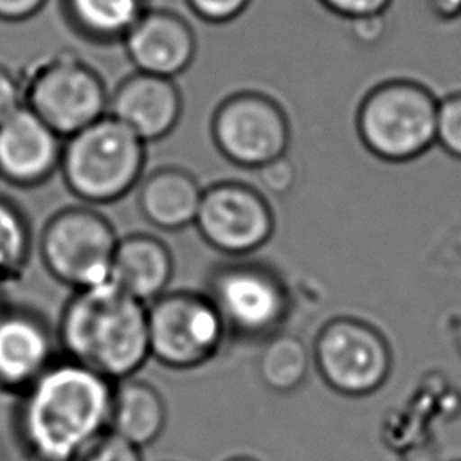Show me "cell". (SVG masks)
<instances>
[{
    "mask_svg": "<svg viewBox=\"0 0 461 461\" xmlns=\"http://www.w3.org/2000/svg\"><path fill=\"white\" fill-rule=\"evenodd\" d=\"M124 45L139 72L171 79L189 67L196 50L193 29L171 11H146L126 32Z\"/></svg>",
    "mask_w": 461,
    "mask_h": 461,
    "instance_id": "obj_13",
    "label": "cell"
},
{
    "mask_svg": "<svg viewBox=\"0 0 461 461\" xmlns=\"http://www.w3.org/2000/svg\"><path fill=\"white\" fill-rule=\"evenodd\" d=\"M249 2L250 0H187L200 18L212 23H223L236 18L243 13Z\"/></svg>",
    "mask_w": 461,
    "mask_h": 461,
    "instance_id": "obj_25",
    "label": "cell"
},
{
    "mask_svg": "<svg viewBox=\"0 0 461 461\" xmlns=\"http://www.w3.org/2000/svg\"><path fill=\"white\" fill-rule=\"evenodd\" d=\"M310 367V353L304 342L290 333H277L261 349L258 371L267 387L277 393L297 389Z\"/></svg>",
    "mask_w": 461,
    "mask_h": 461,
    "instance_id": "obj_20",
    "label": "cell"
},
{
    "mask_svg": "<svg viewBox=\"0 0 461 461\" xmlns=\"http://www.w3.org/2000/svg\"><path fill=\"white\" fill-rule=\"evenodd\" d=\"M47 0H0V20L22 22L36 14Z\"/></svg>",
    "mask_w": 461,
    "mask_h": 461,
    "instance_id": "obj_28",
    "label": "cell"
},
{
    "mask_svg": "<svg viewBox=\"0 0 461 461\" xmlns=\"http://www.w3.org/2000/svg\"><path fill=\"white\" fill-rule=\"evenodd\" d=\"M263 187L272 194H286L295 184V166L285 155L258 167Z\"/></svg>",
    "mask_w": 461,
    "mask_h": 461,
    "instance_id": "obj_24",
    "label": "cell"
},
{
    "mask_svg": "<svg viewBox=\"0 0 461 461\" xmlns=\"http://www.w3.org/2000/svg\"><path fill=\"white\" fill-rule=\"evenodd\" d=\"M173 276L169 249L148 234H133L117 240L110 281L131 297L146 303L166 292Z\"/></svg>",
    "mask_w": 461,
    "mask_h": 461,
    "instance_id": "obj_15",
    "label": "cell"
},
{
    "mask_svg": "<svg viewBox=\"0 0 461 461\" xmlns=\"http://www.w3.org/2000/svg\"><path fill=\"white\" fill-rule=\"evenodd\" d=\"M110 115L142 140L167 135L182 112V95L171 77L137 72L124 79L108 101Z\"/></svg>",
    "mask_w": 461,
    "mask_h": 461,
    "instance_id": "obj_14",
    "label": "cell"
},
{
    "mask_svg": "<svg viewBox=\"0 0 461 461\" xmlns=\"http://www.w3.org/2000/svg\"><path fill=\"white\" fill-rule=\"evenodd\" d=\"M225 322L209 295L162 294L148 308L149 355L175 369L207 362L221 346Z\"/></svg>",
    "mask_w": 461,
    "mask_h": 461,
    "instance_id": "obj_5",
    "label": "cell"
},
{
    "mask_svg": "<svg viewBox=\"0 0 461 461\" xmlns=\"http://www.w3.org/2000/svg\"><path fill=\"white\" fill-rule=\"evenodd\" d=\"M229 461H254V459H249V457H234V459H229Z\"/></svg>",
    "mask_w": 461,
    "mask_h": 461,
    "instance_id": "obj_30",
    "label": "cell"
},
{
    "mask_svg": "<svg viewBox=\"0 0 461 461\" xmlns=\"http://www.w3.org/2000/svg\"><path fill=\"white\" fill-rule=\"evenodd\" d=\"M115 245V232L103 214L70 207L49 220L40 250L45 267L58 281L81 290L110 281Z\"/></svg>",
    "mask_w": 461,
    "mask_h": 461,
    "instance_id": "obj_6",
    "label": "cell"
},
{
    "mask_svg": "<svg viewBox=\"0 0 461 461\" xmlns=\"http://www.w3.org/2000/svg\"><path fill=\"white\" fill-rule=\"evenodd\" d=\"M70 461H142L139 447L113 430H103L92 438Z\"/></svg>",
    "mask_w": 461,
    "mask_h": 461,
    "instance_id": "obj_22",
    "label": "cell"
},
{
    "mask_svg": "<svg viewBox=\"0 0 461 461\" xmlns=\"http://www.w3.org/2000/svg\"><path fill=\"white\" fill-rule=\"evenodd\" d=\"M194 225L209 245L240 256L267 243L274 230V216L256 189L223 182L202 193Z\"/></svg>",
    "mask_w": 461,
    "mask_h": 461,
    "instance_id": "obj_11",
    "label": "cell"
},
{
    "mask_svg": "<svg viewBox=\"0 0 461 461\" xmlns=\"http://www.w3.org/2000/svg\"><path fill=\"white\" fill-rule=\"evenodd\" d=\"M436 142L448 155L461 160V92L438 101Z\"/></svg>",
    "mask_w": 461,
    "mask_h": 461,
    "instance_id": "obj_23",
    "label": "cell"
},
{
    "mask_svg": "<svg viewBox=\"0 0 461 461\" xmlns=\"http://www.w3.org/2000/svg\"><path fill=\"white\" fill-rule=\"evenodd\" d=\"M61 169L70 191L94 203L126 194L144 166V140L112 115L67 137Z\"/></svg>",
    "mask_w": 461,
    "mask_h": 461,
    "instance_id": "obj_3",
    "label": "cell"
},
{
    "mask_svg": "<svg viewBox=\"0 0 461 461\" xmlns=\"http://www.w3.org/2000/svg\"><path fill=\"white\" fill-rule=\"evenodd\" d=\"M212 137L230 162L258 169L285 155L290 133L277 103L261 94L243 92L220 104L212 119Z\"/></svg>",
    "mask_w": 461,
    "mask_h": 461,
    "instance_id": "obj_8",
    "label": "cell"
},
{
    "mask_svg": "<svg viewBox=\"0 0 461 461\" xmlns=\"http://www.w3.org/2000/svg\"><path fill=\"white\" fill-rule=\"evenodd\" d=\"M110 380L74 362L50 364L31 385L20 427L36 461H70L110 421Z\"/></svg>",
    "mask_w": 461,
    "mask_h": 461,
    "instance_id": "obj_1",
    "label": "cell"
},
{
    "mask_svg": "<svg viewBox=\"0 0 461 461\" xmlns=\"http://www.w3.org/2000/svg\"><path fill=\"white\" fill-rule=\"evenodd\" d=\"M74 23L99 40L124 38L146 13V0H65Z\"/></svg>",
    "mask_w": 461,
    "mask_h": 461,
    "instance_id": "obj_19",
    "label": "cell"
},
{
    "mask_svg": "<svg viewBox=\"0 0 461 461\" xmlns=\"http://www.w3.org/2000/svg\"><path fill=\"white\" fill-rule=\"evenodd\" d=\"M29 252V230L22 214L0 200V276L22 267Z\"/></svg>",
    "mask_w": 461,
    "mask_h": 461,
    "instance_id": "obj_21",
    "label": "cell"
},
{
    "mask_svg": "<svg viewBox=\"0 0 461 461\" xmlns=\"http://www.w3.org/2000/svg\"><path fill=\"white\" fill-rule=\"evenodd\" d=\"M322 380L340 394L366 396L389 378L393 355L385 337L371 324L339 317L319 331L313 344Z\"/></svg>",
    "mask_w": 461,
    "mask_h": 461,
    "instance_id": "obj_7",
    "label": "cell"
},
{
    "mask_svg": "<svg viewBox=\"0 0 461 461\" xmlns=\"http://www.w3.org/2000/svg\"><path fill=\"white\" fill-rule=\"evenodd\" d=\"M29 108L59 137H70L104 115L108 95L99 76L70 58L45 65L29 86Z\"/></svg>",
    "mask_w": 461,
    "mask_h": 461,
    "instance_id": "obj_9",
    "label": "cell"
},
{
    "mask_svg": "<svg viewBox=\"0 0 461 461\" xmlns=\"http://www.w3.org/2000/svg\"><path fill=\"white\" fill-rule=\"evenodd\" d=\"M438 101L420 83L396 79L373 88L360 103L357 128L382 160L407 162L436 144Z\"/></svg>",
    "mask_w": 461,
    "mask_h": 461,
    "instance_id": "obj_4",
    "label": "cell"
},
{
    "mask_svg": "<svg viewBox=\"0 0 461 461\" xmlns=\"http://www.w3.org/2000/svg\"><path fill=\"white\" fill-rule=\"evenodd\" d=\"M166 418L164 400L153 385L124 378L113 389L108 427L135 447L153 443L160 436Z\"/></svg>",
    "mask_w": 461,
    "mask_h": 461,
    "instance_id": "obj_18",
    "label": "cell"
},
{
    "mask_svg": "<svg viewBox=\"0 0 461 461\" xmlns=\"http://www.w3.org/2000/svg\"><path fill=\"white\" fill-rule=\"evenodd\" d=\"M0 315H2V304H0Z\"/></svg>",
    "mask_w": 461,
    "mask_h": 461,
    "instance_id": "obj_31",
    "label": "cell"
},
{
    "mask_svg": "<svg viewBox=\"0 0 461 461\" xmlns=\"http://www.w3.org/2000/svg\"><path fill=\"white\" fill-rule=\"evenodd\" d=\"M61 137L29 106L0 124V173L14 184L43 182L61 162Z\"/></svg>",
    "mask_w": 461,
    "mask_h": 461,
    "instance_id": "obj_12",
    "label": "cell"
},
{
    "mask_svg": "<svg viewBox=\"0 0 461 461\" xmlns=\"http://www.w3.org/2000/svg\"><path fill=\"white\" fill-rule=\"evenodd\" d=\"M202 193L198 182L189 173L166 167L142 182L139 207L153 225L175 230L194 223Z\"/></svg>",
    "mask_w": 461,
    "mask_h": 461,
    "instance_id": "obj_17",
    "label": "cell"
},
{
    "mask_svg": "<svg viewBox=\"0 0 461 461\" xmlns=\"http://www.w3.org/2000/svg\"><path fill=\"white\" fill-rule=\"evenodd\" d=\"M456 346H457V349H459V355H461V324H459V328H457V335H456Z\"/></svg>",
    "mask_w": 461,
    "mask_h": 461,
    "instance_id": "obj_29",
    "label": "cell"
},
{
    "mask_svg": "<svg viewBox=\"0 0 461 461\" xmlns=\"http://www.w3.org/2000/svg\"><path fill=\"white\" fill-rule=\"evenodd\" d=\"M59 339L70 360L112 380L130 378L149 357L148 308L112 281L67 303Z\"/></svg>",
    "mask_w": 461,
    "mask_h": 461,
    "instance_id": "obj_2",
    "label": "cell"
},
{
    "mask_svg": "<svg viewBox=\"0 0 461 461\" xmlns=\"http://www.w3.org/2000/svg\"><path fill=\"white\" fill-rule=\"evenodd\" d=\"M22 108V92L16 79L0 68V124Z\"/></svg>",
    "mask_w": 461,
    "mask_h": 461,
    "instance_id": "obj_27",
    "label": "cell"
},
{
    "mask_svg": "<svg viewBox=\"0 0 461 461\" xmlns=\"http://www.w3.org/2000/svg\"><path fill=\"white\" fill-rule=\"evenodd\" d=\"M52 340L41 321L29 313L0 315V384L31 385L49 366Z\"/></svg>",
    "mask_w": 461,
    "mask_h": 461,
    "instance_id": "obj_16",
    "label": "cell"
},
{
    "mask_svg": "<svg viewBox=\"0 0 461 461\" xmlns=\"http://www.w3.org/2000/svg\"><path fill=\"white\" fill-rule=\"evenodd\" d=\"M333 13L346 16L349 20L382 16L389 7L391 0H321Z\"/></svg>",
    "mask_w": 461,
    "mask_h": 461,
    "instance_id": "obj_26",
    "label": "cell"
},
{
    "mask_svg": "<svg viewBox=\"0 0 461 461\" xmlns=\"http://www.w3.org/2000/svg\"><path fill=\"white\" fill-rule=\"evenodd\" d=\"M209 297L227 328L252 337L272 333L288 312L285 285L259 265H229L216 270Z\"/></svg>",
    "mask_w": 461,
    "mask_h": 461,
    "instance_id": "obj_10",
    "label": "cell"
}]
</instances>
